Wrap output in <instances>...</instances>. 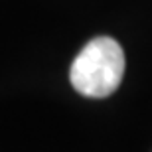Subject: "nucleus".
Returning <instances> with one entry per match:
<instances>
[{
	"label": "nucleus",
	"mask_w": 152,
	"mask_h": 152,
	"mask_svg": "<svg viewBox=\"0 0 152 152\" xmlns=\"http://www.w3.org/2000/svg\"><path fill=\"white\" fill-rule=\"evenodd\" d=\"M124 75V51L113 38H95L79 51L69 69L73 89L85 97L103 99L118 89Z\"/></svg>",
	"instance_id": "f257e3e1"
}]
</instances>
